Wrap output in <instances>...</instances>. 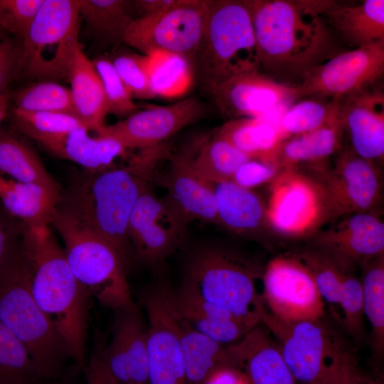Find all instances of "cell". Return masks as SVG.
I'll return each mask as SVG.
<instances>
[{
  "label": "cell",
  "mask_w": 384,
  "mask_h": 384,
  "mask_svg": "<svg viewBox=\"0 0 384 384\" xmlns=\"http://www.w3.org/2000/svg\"><path fill=\"white\" fill-rule=\"evenodd\" d=\"M324 192L329 213H373L380 198V178L371 161L348 149L338 158Z\"/></svg>",
  "instance_id": "cell-16"
},
{
  "label": "cell",
  "mask_w": 384,
  "mask_h": 384,
  "mask_svg": "<svg viewBox=\"0 0 384 384\" xmlns=\"http://www.w3.org/2000/svg\"><path fill=\"white\" fill-rule=\"evenodd\" d=\"M89 131L85 127H80L40 144L52 154L77 163L87 172L111 169L114 160L123 155L126 149L111 137H91Z\"/></svg>",
  "instance_id": "cell-25"
},
{
  "label": "cell",
  "mask_w": 384,
  "mask_h": 384,
  "mask_svg": "<svg viewBox=\"0 0 384 384\" xmlns=\"http://www.w3.org/2000/svg\"><path fill=\"white\" fill-rule=\"evenodd\" d=\"M79 14L96 35L122 42L124 34L135 19L134 1L79 0Z\"/></svg>",
  "instance_id": "cell-34"
},
{
  "label": "cell",
  "mask_w": 384,
  "mask_h": 384,
  "mask_svg": "<svg viewBox=\"0 0 384 384\" xmlns=\"http://www.w3.org/2000/svg\"><path fill=\"white\" fill-rule=\"evenodd\" d=\"M86 384H109V371L102 358L100 347L92 353L83 368Z\"/></svg>",
  "instance_id": "cell-50"
},
{
  "label": "cell",
  "mask_w": 384,
  "mask_h": 384,
  "mask_svg": "<svg viewBox=\"0 0 384 384\" xmlns=\"http://www.w3.org/2000/svg\"><path fill=\"white\" fill-rule=\"evenodd\" d=\"M163 156L157 147L141 149L128 166L86 171L60 196L58 207L106 240L127 267L133 250L127 233L129 219Z\"/></svg>",
  "instance_id": "cell-1"
},
{
  "label": "cell",
  "mask_w": 384,
  "mask_h": 384,
  "mask_svg": "<svg viewBox=\"0 0 384 384\" xmlns=\"http://www.w3.org/2000/svg\"><path fill=\"white\" fill-rule=\"evenodd\" d=\"M12 99L14 108L22 111L58 112L76 117L70 89L53 81L26 86L14 92Z\"/></svg>",
  "instance_id": "cell-39"
},
{
  "label": "cell",
  "mask_w": 384,
  "mask_h": 384,
  "mask_svg": "<svg viewBox=\"0 0 384 384\" xmlns=\"http://www.w3.org/2000/svg\"><path fill=\"white\" fill-rule=\"evenodd\" d=\"M111 61L132 97L142 100L155 97L150 88L146 55L122 52Z\"/></svg>",
  "instance_id": "cell-43"
},
{
  "label": "cell",
  "mask_w": 384,
  "mask_h": 384,
  "mask_svg": "<svg viewBox=\"0 0 384 384\" xmlns=\"http://www.w3.org/2000/svg\"><path fill=\"white\" fill-rule=\"evenodd\" d=\"M216 134L252 159L261 160L276 149L280 135L270 121L253 117L230 119L221 126Z\"/></svg>",
  "instance_id": "cell-32"
},
{
  "label": "cell",
  "mask_w": 384,
  "mask_h": 384,
  "mask_svg": "<svg viewBox=\"0 0 384 384\" xmlns=\"http://www.w3.org/2000/svg\"><path fill=\"white\" fill-rule=\"evenodd\" d=\"M173 301L176 314L181 322L220 343H236L253 329L228 310L183 288L174 292Z\"/></svg>",
  "instance_id": "cell-23"
},
{
  "label": "cell",
  "mask_w": 384,
  "mask_h": 384,
  "mask_svg": "<svg viewBox=\"0 0 384 384\" xmlns=\"http://www.w3.org/2000/svg\"><path fill=\"white\" fill-rule=\"evenodd\" d=\"M341 101L324 104L315 100H302L284 112L281 128L287 134L297 136L314 131L324 124L336 111Z\"/></svg>",
  "instance_id": "cell-41"
},
{
  "label": "cell",
  "mask_w": 384,
  "mask_h": 384,
  "mask_svg": "<svg viewBox=\"0 0 384 384\" xmlns=\"http://www.w3.org/2000/svg\"><path fill=\"white\" fill-rule=\"evenodd\" d=\"M263 270L236 251L209 245L189 260L181 288L228 310L254 328L260 323L261 294L256 282Z\"/></svg>",
  "instance_id": "cell-5"
},
{
  "label": "cell",
  "mask_w": 384,
  "mask_h": 384,
  "mask_svg": "<svg viewBox=\"0 0 384 384\" xmlns=\"http://www.w3.org/2000/svg\"><path fill=\"white\" fill-rule=\"evenodd\" d=\"M174 292L161 284L147 292V359L149 384H187L173 302Z\"/></svg>",
  "instance_id": "cell-13"
},
{
  "label": "cell",
  "mask_w": 384,
  "mask_h": 384,
  "mask_svg": "<svg viewBox=\"0 0 384 384\" xmlns=\"http://www.w3.org/2000/svg\"><path fill=\"white\" fill-rule=\"evenodd\" d=\"M164 196L188 223L198 220L217 223V207L212 183L194 169L189 154L174 156L169 169L159 178Z\"/></svg>",
  "instance_id": "cell-21"
},
{
  "label": "cell",
  "mask_w": 384,
  "mask_h": 384,
  "mask_svg": "<svg viewBox=\"0 0 384 384\" xmlns=\"http://www.w3.org/2000/svg\"><path fill=\"white\" fill-rule=\"evenodd\" d=\"M233 348L248 384H297L267 330L256 326Z\"/></svg>",
  "instance_id": "cell-24"
},
{
  "label": "cell",
  "mask_w": 384,
  "mask_h": 384,
  "mask_svg": "<svg viewBox=\"0 0 384 384\" xmlns=\"http://www.w3.org/2000/svg\"><path fill=\"white\" fill-rule=\"evenodd\" d=\"M177 320L187 384H203L220 368L240 370L233 344L216 342Z\"/></svg>",
  "instance_id": "cell-29"
},
{
  "label": "cell",
  "mask_w": 384,
  "mask_h": 384,
  "mask_svg": "<svg viewBox=\"0 0 384 384\" xmlns=\"http://www.w3.org/2000/svg\"><path fill=\"white\" fill-rule=\"evenodd\" d=\"M44 0H0V26L21 41Z\"/></svg>",
  "instance_id": "cell-45"
},
{
  "label": "cell",
  "mask_w": 384,
  "mask_h": 384,
  "mask_svg": "<svg viewBox=\"0 0 384 384\" xmlns=\"http://www.w3.org/2000/svg\"><path fill=\"white\" fill-rule=\"evenodd\" d=\"M366 378L358 370L355 356L349 351L333 373L327 384H363Z\"/></svg>",
  "instance_id": "cell-49"
},
{
  "label": "cell",
  "mask_w": 384,
  "mask_h": 384,
  "mask_svg": "<svg viewBox=\"0 0 384 384\" xmlns=\"http://www.w3.org/2000/svg\"><path fill=\"white\" fill-rule=\"evenodd\" d=\"M338 305L343 313V325L357 341L365 333L363 292L361 280L349 273L344 282Z\"/></svg>",
  "instance_id": "cell-44"
},
{
  "label": "cell",
  "mask_w": 384,
  "mask_h": 384,
  "mask_svg": "<svg viewBox=\"0 0 384 384\" xmlns=\"http://www.w3.org/2000/svg\"><path fill=\"white\" fill-rule=\"evenodd\" d=\"M0 173L13 181L58 187L35 151L24 141L0 131Z\"/></svg>",
  "instance_id": "cell-33"
},
{
  "label": "cell",
  "mask_w": 384,
  "mask_h": 384,
  "mask_svg": "<svg viewBox=\"0 0 384 384\" xmlns=\"http://www.w3.org/2000/svg\"><path fill=\"white\" fill-rule=\"evenodd\" d=\"M8 106L9 96L4 92L0 94V124L6 115Z\"/></svg>",
  "instance_id": "cell-53"
},
{
  "label": "cell",
  "mask_w": 384,
  "mask_h": 384,
  "mask_svg": "<svg viewBox=\"0 0 384 384\" xmlns=\"http://www.w3.org/2000/svg\"><path fill=\"white\" fill-rule=\"evenodd\" d=\"M76 117L89 129L97 132L105 126L107 114L105 92L92 60L78 46L70 60L66 77Z\"/></svg>",
  "instance_id": "cell-26"
},
{
  "label": "cell",
  "mask_w": 384,
  "mask_h": 384,
  "mask_svg": "<svg viewBox=\"0 0 384 384\" xmlns=\"http://www.w3.org/2000/svg\"><path fill=\"white\" fill-rule=\"evenodd\" d=\"M208 90L220 112L232 119L242 116L263 118L295 99L293 86L277 82L259 71L237 75Z\"/></svg>",
  "instance_id": "cell-18"
},
{
  "label": "cell",
  "mask_w": 384,
  "mask_h": 384,
  "mask_svg": "<svg viewBox=\"0 0 384 384\" xmlns=\"http://www.w3.org/2000/svg\"><path fill=\"white\" fill-rule=\"evenodd\" d=\"M60 196L59 187L9 180L7 188L0 195V203L27 228H39L50 224Z\"/></svg>",
  "instance_id": "cell-30"
},
{
  "label": "cell",
  "mask_w": 384,
  "mask_h": 384,
  "mask_svg": "<svg viewBox=\"0 0 384 384\" xmlns=\"http://www.w3.org/2000/svg\"><path fill=\"white\" fill-rule=\"evenodd\" d=\"M150 88L154 96L178 97L192 82L188 59L165 50H154L146 55Z\"/></svg>",
  "instance_id": "cell-35"
},
{
  "label": "cell",
  "mask_w": 384,
  "mask_h": 384,
  "mask_svg": "<svg viewBox=\"0 0 384 384\" xmlns=\"http://www.w3.org/2000/svg\"><path fill=\"white\" fill-rule=\"evenodd\" d=\"M259 314L297 384H327L350 351L322 318L284 321L268 311L262 300Z\"/></svg>",
  "instance_id": "cell-8"
},
{
  "label": "cell",
  "mask_w": 384,
  "mask_h": 384,
  "mask_svg": "<svg viewBox=\"0 0 384 384\" xmlns=\"http://www.w3.org/2000/svg\"><path fill=\"white\" fill-rule=\"evenodd\" d=\"M265 307L284 321L317 320L324 314L322 299L310 270L297 257L279 256L263 270Z\"/></svg>",
  "instance_id": "cell-12"
},
{
  "label": "cell",
  "mask_w": 384,
  "mask_h": 384,
  "mask_svg": "<svg viewBox=\"0 0 384 384\" xmlns=\"http://www.w3.org/2000/svg\"><path fill=\"white\" fill-rule=\"evenodd\" d=\"M324 14L350 45L361 47L384 41L383 0H365L354 6L324 1Z\"/></svg>",
  "instance_id": "cell-27"
},
{
  "label": "cell",
  "mask_w": 384,
  "mask_h": 384,
  "mask_svg": "<svg viewBox=\"0 0 384 384\" xmlns=\"http://www.w3.org/2000/svg\"><path fill=\"white\" fill-rule=\"evenodd\" d=\"M211 183L216 201V223L237 234H257L267 220L260 198L231 181Z\"/></svg>",
  "instance_id": "cell-28"
},
{
  "label": "cell",
  "mask_w": 384,
  "mask_h": 384,
  "mask_svg": "<svg viewBox=\"0 0 384 384\" xmlns=\"http://www.w3.org/2000/svg\"><path fill=\"white\" fill-rule=\"evenodd\" d=\"M189 155L194 169L210 183L230 181L237 169L252 159L216 134L197 154Z\"/></svg>",
  "instance_id": "cell-37"
},
{
  "label": "cell",
  "mask_w": 384,
  "mask_h": 384,
  "mask_svg": "<svg viewBox=\"0 0 384 384\" xmlns=\"http://www.w3.org/2000/svg\"><path fill=\"white\" fill-rule=\"evenodd\" d=\"M183 0H137L134 1L137 18L155 15L180 4Z\"/></svg>",
  "instance_id": "cell-51"
},
{
  "label": "cell",
  "mask_w": 384,
  "mask_h": 384,
  "mask_svg": "<svg viewBox=\"0 0 384 384\" xmlns=\"http://www.w3.org/2000/svg\"><path fill=\"white\" fill-rule=\"evenodd\" d=\"M316 248L351 270L384 255V225L373 213H355L319 233Z\"/></svg>",
  "instance_id": "cell-19"
},
{
  "label": "cell",
  "mask_w": 384,
  "mask_h": 384,
  "mask_svg": "<svg viewBox=\"0 0 384 384\" xmlns=\"http://www.w3.org/2000/svg\"><path fill=\"white\" fill-rule=\"evenodd\" d=\"M110 343L101 355L112 377L119 384H149L147 329L134 304L114 311Z\"/></svg>",
  "instance_id": "cell-17"
},
{
  "label": "cell",
  "mask_w": 384,
  "mask_h": 384,
  "mask_svg": "<svg viewBox=\"0 0 384 384\" xmlns=\"http://www.w3.org/2000/svg\"><path fill=\"white\" fill-rule=\"evenodd\" d=\"M364 316L371 326V343L375 358L384 351V255L361 265Z\"/></svg>",
  "instance_id": "cell-36"
},
{
  "label": "cell",
  "mask_w": 384,
  "mask_h": 384,
  "mask_svg": "<svg viewBox=\"0 0 384 384\" xmlns=\"http://www.w3.org/2000/svg\"><path fill=\"white\" fill-rule=\"evenodd\" d=\"M384 72V41L357 47L311 68L293 86L295 99L308 96L341 101L369 89Z\"/></svg>",
  "instance_id": "cell-11"
},
{
  "label": "cell",
  "mask_w": 384,
  "mask_h": 384,
  "mask_svg": "<svg viewBox=\"0 0 384 384\" xmlns=\"http://www.w3.org/2000/svg\"><path fill=\"white\" fill-rule=\"evenodd\" d=\"M92 62L102 84L107 114L127 117L136 112L137 107L112 61L100 56Z\"/></svg>",
  "instance_id": "cell-42"
},
{
  "label": "cell",
  "mask_w": 384,
  "mask_h": 384,
  "mask_svg": "<svg viewBox=\"0 0 384 384\" xmlns=\"http://www.w3.org/2000/svg\"><path fill=\"white\" fill-rule=\"evenodd\" d=\"M0 384H43L25 345L1 322Z\"/></svg>",
  "instance_id": "cell-38"
},
{
  "label": "cell",
  "mask_w": 384,
  "mask_h": 384,
  "mask_svg": "<svg viewBox=\"0 0 384 384\" xmlns=\"http://www.w3.org/2000/svg\"><path fill=\"white\" fill-rule=\"evenodd\" d=\"M260 65L303 76L331 50L324 0H245Z\"/></svg>",
  "instance_id": "cell-2"
},
{
  "label": "cell",
  "mask_w": 384,
  "mask_h": 384,
  "mask_svg": "<svg viewBox=\"0 0 384 384\" xmlns=\"http://www.w3.org/2000/svg\"><path fill=\"white\" fill-rule=\"evenodd\" d=\"M213 1L183 0L161 13L136 18L122 42L145 55L165 50L195 56L203 38Z\"/></svg>",
  "instance_id": "cell-10"
},
{
  "label": "cell",
  "mask_w": 384,
  "mask_h": 384,
  "mask_svg": "<svg viewBox=\"0 0 384 384\" xmlns=\"http://www.w3.org/2000/svg\"><path fill=\"white\" fill-rule=\"evenodd\" d=\"M21 240L33 296L60 335L70 358L83 370L89 293L73 274L49 227H26Z\"/></svg>",
  "instance_id": "cell-3"
},
{
  "label": "cell",
  "mask_w": 384,
  "mask_h": 384,
  "mask_svg": "<svg viewBox=\"0 0 384 384\" xmlns=\"http://www.w3.org/2000/svg\"><path fill=\"white\" fill-rule=\"evenodd\" d=\"M344 131L349 134L352 150L372 161L384 154V95L367 89L340 102Z\"/></svg>",
  "instance_id": "cell-22"
},
{
  "label": "cell",
  "mask_w": 384,
  "mask_h": 384,
  "mask_svg": "<svg viewBox=\"0 0 384 384\" xmlns=\"http://www.w3.org/2000/svg\"><path fill=\"white\" fill-rule=\"evenodd\" d=\"M266 213L267 221L279 233L300 236L329 212L324 191L307 180L288 176L274 187Z\"/></svg>",
  "instance_id": "cell-20"
},
{
  "label": "cell",
  "mask_w": 384,
  "mask_h": 384,
  "mask_svg": "<svg viewBox=\"0 0 384 384\" xmlns=\"http://www.w3.org/2000/svg\"><path fill=\"white\" fill-rule=\"evenodd\" d=\"M363 384H383L380 378H366Z\"/></svg>",
  "instance_id": "cell-55"
},
{
  "label": "cell",
  "mask_w": 384,
  "mask_h": 384,
  "mask_svg": "<svg viewBox=\"0 0 384 384\" xmlns=\"http://www.w3.org/2000/svg\"><path fill=\"white\" fill-rule=\"evenodd\" d=\"M79 0H44L21 40L23 71L32 78L67 77L75 48L80 45Z\"/></svg>",
  "instance_id": "cell-9"
},
{
  "label": "cell",
  "mask_w": 384,
  "mask_h": 384,
  "mask_svg": "<svg viewBox=\"0 0 384 384\" xmlns=\"http://www.w3.org/2000/svg\"><path fill=\"white\" fill-rule=\"evenodd\" d=\"M12 115L19 129L39 143L85 127L76 117L64 113L25 112L13 107Z\"/></svg>",
  "instance_id": "cell-40"
},
{
  "label": "cell",
  "mask_w": 384,
  "mask_h": 384,
  "mask_svg": "<svg viewBox=\"0 0 384 384\" xmlns=\"http://www.w3.org/2000/svg\"><path fill=\"white\" fill-rule=\"evenodd\" d=\"M343 132L339 103L330 119L321 127L284 144L282 150L284 161L290 166L301 161L324 159L338 149Z\"/></svg>",
  "instance_id": "cell-31"
},
{
  "label": "cell",
  "mask_w": 384,
  "mask_h": 384,
  "mask_svg": "<svg viewBox=\"0 0 384 384\" xmlns=\"http://www.w3.org/2000/svg\"><path fill=\"white\" fill-rule=\"evenodd\" d=\"M26 225L11 215L0 203V265L21 238Z\"/></svg>",
  "instance_id": "cell-48"
},
{
  "label": "cell",
  "mask_w": 384,
  "mask_h": 384,
  "mask_svg": "<svg viewBox=\"0 0 384 384\" xmlns=\"http://www.w3.org/2000/svg\"><path fill=\"white\" fill-rule=\"evenodd\" d=\"M4 30L0 26V41L6 38L4 37Z\"/></svg>",
  "instance_id": "cell-57"
},
{
  "label": "cell",
  "mask_w": 384,
  "mask_h": 384,
  "mask_svg": "<svg viewBox=\"0 0 384 384\" xmlns=\"http://www.w3.org/2000/svg\"><path fill=\"white\" fill-rule=\"evenodd\" d=\"M274 174V167L267 162L250 159L237 169L230 181L242 188L250 189L268 181Z\"/></svg>",
  "instance_id": "cell-47"
},
{
  "label": "cell",
  "mask_w": 384,
  "mask_h": 384,
  "mask_svg": "<svg viewBox=\"0 0 384 384\" xmlns=\"http://www.w3.org/2000/svg\"><path fill=\"white\" fill-rule=\"evenodd\" d=\"M9 180L4 178L0 173V195L7 188Z\"/></svg>",
  "instance_id": "cell-54"
},
{
  "label": "cell",
  "mask_w": 384,
  "mask_h": 384,
  "mask_svg": "<svg viewBox=\"0 0 384 384\" xmlns=\"http://www.w3.org/2000/svg\"><path fill=\"white\" fill-rule=\"evenodd\" d=\"M208 89L260 65L252 19L245 1H213L196 54Z\"/></svg>",
  "instance_id": "cell-7"
},
{
  "label": "cell",
  "mask_w": 384,
  "mask_h": 384,
  "mask_svg": "<svg viewBox=\"0 0 384 384\" xmlns=\"http://www.w3.org/2000/svg\"><path fill=\"white\" fill-rule=\"evenodd\" d=\"M205 112L199 100L188 97L170 105L137 111L124 120L105 125L95 132L115 139L126 149H143L160 144L203 117Z\"/></svg>",
  "instance_id": "cell-15"
},
{
  "label": "cell",
  "mask_w": 384,
  "mask_h": 384,
  "mask_svg": "<svg viewBox=\"0 0 384 384\" xmlns=\"http://www.w3.org/2000/svg\"><path fill=\"white\" fill-rule=\"evenodd\" d=\"M22 236L0 265V322L26 347L40 378H61L70 358L54 324L31 292V274Z\"/></svg>",
  "instance_id": "cell-4"
},
{
  "label": "cell",
  "mask_w": 384,
  "mask_h": 384,
  "mask_svg": "<svg viewBox=\"0 0 384 384\" xmlns=\"http://www.w3.org/2000/svg\"><path fill=\"white\" fill-rule=\"evenodd\" d=\"M24 68L22 42L5 38L0 41V94Z\"/></svg>",
  "instance_id": "cell-46"
},
{
  "label": "cell",
  "mask_w": 384,
  "mask_h": 384,
  "mask_svg": "<svg viewBox=\"0 0 384 384\" xmlns=\"http://www.w3.org/2000/svg\"><path fill=\"white\" fill-rule=\"evenodd\" d=\"M188 225L165 197H158L148 186L132 210L128 238L141 260L158 263L182 244Z\"/></svg>",
  "instance_id": "cell-14"
},
{
  "label": "cell",
  "mask_w": 384,
  "mask_h": 384,
  "mask_svg": "<svg viewBox=\"0 0 384 384\" xmlns=\"http://www.w3.org/2000/svg\"><path fill=\"white\" fill-rule=\"evenodd\" d=\"M243 378L244 375L241 370L223 367L213 372L203 384H239Z\"/></svg>",
  "instance_id": "cell-52"
},
{
  "label": "cell",
  "mask_w": 384,
  "mask_h": 384,
  "mask_svg": "<svg viewBox=\"0 0 384 384\" xmlns=\"http://www.w3.org/2000/svg\"><path fill=\"white\" fill-rule=\"evenodd\" d=\"M109 384H119L112 377L110 373L109 377Z\"/></svg>",
  "instance_id": "cell-56"
},
{
  "label": "cell",
  "mask_w": 384,
  "mask_h": 384,
  "mask_svg": "<svg viewBox=\"0 0 384 384\" xmlns=\"http://www.w3.org/2000/svg\"><path fill=\"white\" fill-rule=\"evenodd\" d=\"M50 224L65 244V255L78 282L113 311L134 306L124 263L102 237L57 208Z\"/></svg>",
  "instance_id": "cell-6"
}]
</instances>
